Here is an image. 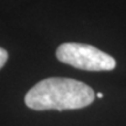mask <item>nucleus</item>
<instances>
[{"instance_id": "nucleus-1", "label": "nucleus", "mask_w": 126, "mask_h": 126, "mask_svg": "<svg viewBox=\"0 0 126 126\" xmlns=\"http://www.w3.org/2000/svg\"><path fill=\"white\" fill-rule=\"evenodd\" d=\"M94 92L85 83L65 77H49L32 88L25 97L29 109L43 110H76L90 105Z\"/></svg>"}, {"instance_id": "nucleus-2", "label": "nucleus", "mask_w": 126, "mask_h": 126, "mask_svg": "<svg viewBox=\"0 0 126 126\" xmlns=\"http://www.w3.org/2000/svg\"><path fill=\"white\" fill-rule=\"evenodd\" d=\"M56 57L62 63L88 71H109L116 68L112 56L85 43H62L56 49Z\"/></svg>"}, {"instance_id": "nucleus-3", "label": "nucleus", "mask_w": 126, "mask_h": 126, "mask_svg": "<svg viewBox=\"0 0 126 126\" xmlns=\"http://www.w3.org/2000/svg\"><path fill=\"white\" fill-rule=\"evenodd\" d=\"M7 59H8V53L4 48H0V69L5 65V63L7 62Z\"/></svg>"}, {"instance_id": "nucleus-4", "label": "nucleus", "mask_w": 126, "mask_h": 126, "mask_svg": "<svg viewBox=\"0 0 126 126\" xmlns=\"http://www.w3.org/2000/svg\"><path fill=\"white\" fill-rule=\"evenodd\" d=\"M97 97H98V98H103V94H102V92H98V94H97Z\"/></svg>"}]
</instances>
